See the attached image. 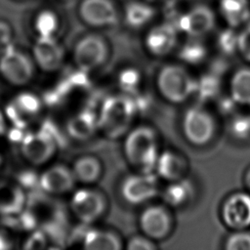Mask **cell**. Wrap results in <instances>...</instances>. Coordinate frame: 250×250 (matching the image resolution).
<instances>
[{"label":"cell","mask_w":250,"mask_h":250,"mask_svg":"<svg viewBox=\"0 0 250 250\" xmlns=\"http://www.w3.org/2000/svg\"><path fill=\"white\" fill-rule=\"evenodd\" d=\"M123 153L128 163L142 172H154L159 155L157 132L149 125L132 127L124 136Z\"/></svg>","instance_id":"obj_1"},{"label":"cell","mask_w":250,"mask_h":250,"mask_svg":"<svg viewBox=\"0 0 250 250\" xmlns=\"http://www.w3.org/2000/svg\"><path fill=\"white\" fill-rule=\"evenodd\" d=\"M137 111L132 97L122 93L109 96L97 113L99 130L109 139L123 137L132 128Z\"/></svg>","instance_id":"obj_2"},{"label":"cell","mask_w":250,"mask_h":250,"mask_svg":"<svg viewBox=\"0 0 250 250\" xmlns=\"http://www.w3.org/2000/svg\"><path fill=\"white\" fill-rule=\"evenodd\" d=\"M156 88L159 95L168 103L183 104L195 92L196 80L180 63L163 65L156 75Z\"/></svg>","instance_id":"obj_3"},{"label":"cell","mask_w":250,"mask_h":250,"mask_svg":"<svg viewBox=\"0 0 250 250\" xmlns=\"http://www.w3.org/2000/svg\"><path fill=\"white\" fill-rule=\"evenodd\" d=\"M217 130L213 114L201 104L189 106L182 118L185 139L194 146H204L214 138Z\"/></svg>","instance_id":"obj_4"},{"label":"cell","mask_w":250,"mask_h":250,"mask_svg":"<svg viewBox=\"0 0 250 250\" xmlns=\"http://www.w3.org/2000/svg\"><path fill=\"white\" fill-rule=\"evenodd\" d=\"M69 207L74 217L82 225L90 226L105 214L107 200L101 190L85 186L73 191Z\"/></svg>","instance_id":"obj_5"},{"label":"cell","mask_w":250,"mask_h":250,"mask_svg":"<svg viewBox=\"0 0 250 250\" xmlns=\"http://www.w3.org/2000/svg\"><path fill=\"white\" fill-rule=\"evenodd\" d=\"M109 56L106 40L95 33L81 37L73 49V62L83 72H91L103 66Z\"/></svg>","instance_id":"obj_6"},{"label":"cell","mask_w":250,"mask_h":250,"mask_svg":"<svg viewBox=\"0 0 250 250\" xmlns=\"http://www.w3.org/2000/svg\"><path fill=\"white\" fill-rule=\"evenodd\" d=\"M158 177L154 172H142L126 176L120 184L121 197L129 204L147 203L160 193Z\"/></svg>","instance_id":"obj_7"},{"label":"cell","mask_w":250,"mask_h":250,"mask_svg":"<svg viewBox=\"0 0 250 250\" xmlns=\"http://www.w3.org/2000/svg\"><path fill=\"white\" fill-rule=\"evenodd\" d=\"M215 14L206 5H196L176 17L172 23L179 32L191 38H201L210 33L215 26Z\"/></svg>","instance_id":"obj_8"},{"label":"cell","mask_w":250,"mask_h":250,"mask_svg":"<svg viewBox=\"0 0 250 250\" xmlns=\"http://www.w3.org/2000/svg\"><path fill=\"white\" fill-rule=\"evenodd\" d=\"M221 219L231 230L250 228V193L235 191L226 197L221 206Z\"/></svg>","instance_id":"obj_9"},{"label":"cell","mask_w":250,"mask_h":250,"mask_svg":"<svg viewBox=\"0 0 250 250\" xmlns=\"http://www.w3.org/2000/svg\"><path fill=\"white\" fill-rule=\"evenodd\" d=\"M139 227L142 233L154 241L164 239L173 229L172 215L165 204L148 205L139 216Z\"/></svg>","instance_id":"obj_10"},{"label":"cell","mask_w":250,"mask_h":250,"mask_svg":"<svg viewBox=\"0 0 250 250\" xmlns=\"http://www.w3.org/2000/svg\"><path fill=\"white\" fill-rule=\"evenodd\" d=\"M78 15L85 24L94 28L114 26L119 21L118 10L111 0H82Z\"/></svg>","instance_id":"obj_11"},{"label":"cell","mask_w":250,"mask_h":250,"mask_svg":"<svg viewBox=\"0 0 250 250\" xmlns=\"http://www.w3.org/2000/svg\"><path fill=\"white\" fill-rule=\"evenodd\" d=\"M0 73L12 85L22 86L32 79L34 66L28 56L8 48L0 58Z\"/></svg>","instance_id":"obj_12"},{"label":"cell","mask_w":250,"mask_h":250,"mask_svg":"<svg viewBox=\"0 0 250 250\" xmlns=\"http://www.w3.org/2000/svg\"><path fill=\"white\" fill-rule=\"evenodd\" d=\"M21 151L29 163L42 165L56 153L57 142L55 137L47 131L29 133L21 141Z\"/></svg>","instance_id":"obj_13"},{"label":"cell","mask_w":250,"mask_h":250,"mask_svg":"<svg viewBox=\"0 0 250 250\" xmlns=\"http://www.w3.org/2000/svg\"><path fill=\"white\" fill-rule=\"evenodd\" d=\"M179 31L170 21L151 26L145 35L146 50L153 57L163 58L170 55L178 45Z\"/></svg>","instance_id":"obj_14"},{"label":"cell","mask_w":250,"mask_h":250,"mask_svg":"<svg viewBox=\"0 0 250 250\" xmlns=\"http://www.w3.org/2000/svg\"><path fill=\"white\" fill-rule=\"evenodd\" d=\"M42 190L52 195H62L74 189L76 180L71 167L59 163L48 167L39 177Z\"/></svg>","instance_id":"obj_15"},{"label":"cell","mask_w":250,"mask_h":250,"mask_svg":"<svg viewBox=\"0 0 250 250\" xmlns=\"http://www.w3.org/2000/svg\"><path fill=\"white\" fill-rule=\"evenodd\" d=\"M33 57L36 64L42 70L53 72L62 65L64 51L55 36H39L33 46Z\"/></svg>","instance_id":"obj_16"},{"label":"cell","mask_w":250,"mask_h":250,"mask_svg":"<svg viewBox=\"0 0 250 250\" xmlns=\"http://www.w3.org/2000/svg\"><path fill=\"white\" fill-rule=\"evenodd\" d=\"M188 163L184 155L172 150L166 149L159 152L154 173L161 180L173 182L183 179L187 176Z\"/></svg>","instance_id":"obj_17"},{"label":"cell","mask_w":250,"mask_h":250,"mask_svg":"<svg viewBox=\"0 0 250 250\" xmlns=\"http://www.w3.org/2000/svg\"><path fill=\"white\" fill-rule=\"evenodd\" d=\"M41 109V102L31 93H21L8 105L7 114L17 125H25Z\"/></svg>","instance_id":"obj_18"},{"label":"cell","mask_w":250,"mask_h":250,"mask_svg":"<svg viewBox=\"0 0 250 250\" xmlns=\"http://www.w3.org/2000/svg\"><path fill=\"white\" fill-rule=\"evenodd\" d=\"M163 203L167 207L179 208L188 204L194 195V187L187 178L168 182V185L160 190Z\"/></svg>","instance_id":"obj_19"},{"label":"cell","mask_w":250,"mask_h":250,"mask_svg":"<svg viewBox=\"0 0 250 250\" xmlns=\"http://www.w3.org/2000/svg\"><path fill=\"white\" fill-rule=\"evenodd\" d=\"M99 130L98 115L91 110H81L72 115L66 123L67 134L76 141H85Z\"/></svg>","instance_id":"obj_20"},{"label":"cell","mask_w":250,"mask_h":250,"mask_svg":"<svg viewBox=\"0 0 250 250\" xmlns=\"http://www.w3.org/2000/svg\"><path fill=\"white\" fill-rule=\"evenodd\" d=\"M218 9L228 26L242 27L250 21V0H219Z\"/></svg>","instance_id":"obj_21"},{"label":"cell","mask_w":250,"mask_h":250,"mask_svg":"<svg viewBox=\"0 0 250 250\" xmlns=\"http://www.w3.org/2000/svg\"><path fill=\"white\" fill-rule=\"evenodd\" d=\"M76 183L90 186L97 183L103 174L101 160L92 154L81 155L75 159L71 166Z\"/></svg>","instance_id":"obj_22"},{"label":"cell","mask_w":250,"mask_h":250,"mask_svg":"<svg viewBox=\"0 0 250 250\" xmlns=\"http://www.w3.org/2000/svg\"><path fill=\"white\" fill-rule=\"evenodd\" d=\"M155 15L156 11L153 6L145 0H136L127 3L123 12L125 22L135 29L146 26L153 21Z\"/></svg>","instance_id":"obj_23"},{"label":"cell","mask_w":250,"mask_h":250,"mask_svg":"<svg viewBox=\"0 0 250 250\" xmlns=\"http://www.w3.org/2000/svg\"><path fill=\"white\" fill-rule=\"evenodd\" d=\"M82 247L87 250H119L122 248V241L111 230L91 229L83 235Z\"/></svg>","instance_id":"obj_24"},{"label":"cell","mask_w":250,"mask_h":250,"mask_svg":"<svg viewBox=\"0 0 250 250\" xmlns=\"http://www.w3.org/2000/svg\"><path fill=\"white\" fill-rule=\"evenodd\" d=\"M229 90L234 104L250 106V65L241 66L232 73Z\"/></svg>","instance_id":"obj_25"},{"label":"cell","mask_w":250,"mask_h":250,"mask_svg":"<svg viewBox=\"0 0 250 250\" xmlns=\"http://www.w3.org/2000/svg\"><path fill=\"white\" fill-rule=\"evenodd\" d=\"M25 203L22 189L11 183H0V214L15 215L20 213Z\"/></svg>","instance_id":"obj_26"},{"label":"cell","mask_w":250,"mask_h":250,"mask_svg":"<svg viewBox=\"0 0 250 250\" xmlns=\"http://www.w3.org/2000/svg\"><path fill=\"white\" fill-rule=\"evenodd\" d=\"M178 57L183 63L197 65L203 62L207 57V47L200 38L188 37L180 48Z\"/></svg>","instance_id":"obj_27"},{"label":"cell","mask_w":250,"mask_h":250,"mask_svg":"<svg viewBox=\"0 0 250 250\" xmlns=\"http://www.w3.org/2000/svg\"><path fill=\"white\" fill-rule=\"evenodd\" d=\"M117 81L121 93L132 97L139 91L142 76L138 69L134 67H127L119 72Z\"/></svg>","instance_id":"obj_28"},{"label":"cell","mask_w":250,"mask_h":250,"mask_svg":"<svg viewBox=\"0 0 250 250\" xmlns=\"http://www.w3.org/2000/svg\"><path fill=\"white\" fill-rule=\"evenodd\" d=\"M59 25L60 21L57 14L49 10L41 12L35 21L36 30L41 37L55 36L59 29Z\"/></svg>","instance_id":"obj_29"},{"label":"cell","mask_w":250,"mask_h":250,"mask_svg":"<svg viewBox=\"0 0 250 250\" xmlns=\"http://www.w3.org/2000/svg\"><path fill=\"white\" fill-rule=\"evenodd\" d=\"M217 44L219 49L224 54L231 55L237 52L238 31L236 28L227 26L225 29H223L217 37Z\"/></svg>","instance_id":"obj_30"},{"label":"cell","mask_w":250,"mask_h":250,"mask_svg":"<svg viewBox=\"0 0 250 250\" xmlns=\"http://www.w3.org/2000/svg\"><path fill=\"white\" fill-rule=\"evenodd\" d=\"M224 248L226 250H250V230H232L227 237Z\"/></svg>","instance_id":"obj_31"},{"label":"cell","mask_w":250,"mask_h":250,"mask_svg":"<svg viewBox=\"0 0 250 250\" xmlns=\"http://www.w3.org/2000/svg\"><path fill=\"white\" fill-rule=\"evenodd\" d=\"M237 53L247 62H250V21L238 31Z\"/></svg>","instance_id":"obj_32"},{"label":"cell","mask_w":250,"mask_h":250,"mask_svg":"<svg viewBox=\"0 0 250 250\" xmlns=\"http://www.w3.org/2000/svg\"><path fill=\"white\" fill-rule=\"evenodd\" d=\"M231 133L240 139H245L250 136V114L249 115H237L232 120Z\"/></svg>","instance_id":"obj_33"},{"label":"cell","mask_w":250,"mask_h":250,"mask_svg":"<svg viewBox=\"0 0 250 250\" xmlns=\"http://www.w3.org/2000/svg\"><path fill=\"white\" fill-rule=\"evenodd\" d=\"M126 248L129 250H155L158 246L153 239L142 233L141 235H134L129 238Z\"/></svg>","instance_id":"obj_34"},{"label":"cell","mask_w":250,"mask_h":250,"mask_svg":"<svg viewBox=\"0 0 250 250\" xmlns=\"http://www.w3.org/2000/svg\"><path fill=\"white\" fill-rule=\"evenodd\" d=\"M7 129V124H6V120H5V116L2 113V111L0 110V136L4 135Z\"/></svg>","instance_id":"obj_35"},{"label":"cell","mask_w":250,"mask_h":250,"mask_svg":"<svg viewBox=\"0 0 250 250\" xmlns=\"http://www.w3.org/2000/svg\"><path fill=\"white\" fill-rule=\"evenodd\" d=\"M243 183H244V186H245L247 191L250 193V167L246 170V172L244 174Z\"/></svg>","instance_id":"obj_36"},{"label":"cell","mask_w":250,"mask_h":250,"mask_svg":"<svg viewBox=\"0 0 250 250\" xmlns=\"http://www.w3.org/2000/svg\"><path fill=\"white\" fill-rule=\"evenodd\" d=\"M145 1H147V2L151 3V2H155V1H158V0H145Z\"/></svg>","instance_id":"obj_37"},{"label":"cell","mask_w":250,"mask_h":250,"mask_svg":"<svg viewBox=\"0 0 250 250\" xmlns=\"http://www.w3.org/2000/svg\"><path fill=\"white\" fill-rule=\"evenodd\" d=\"M0 162H1V158H0Z\"/></svg>","instance_id":"obj_38"}]
</instances>
